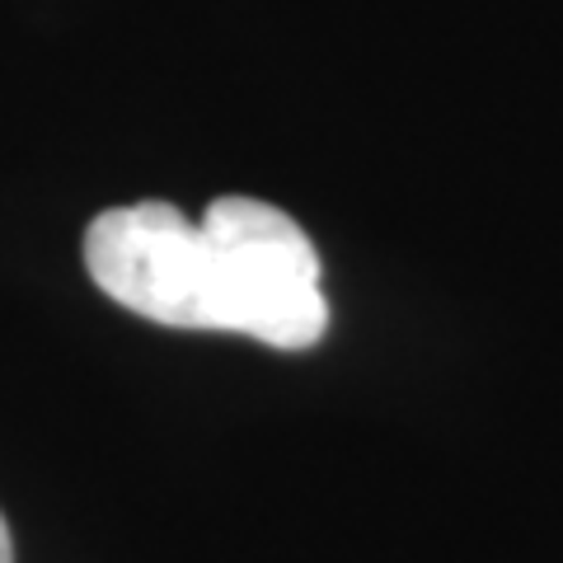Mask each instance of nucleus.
<instances>
[{
	"label": "nucleus",
	"mask_w": 563,
	"mask_h": 563,
	"mask_svg": "<svg viewBox=\"0 0 563 563\" xmlns=\"http://www.w3.org/2000/svg\"><path fill=\"white\" fill-rule=\"evenodd\" d=\"M85 268L109 301L141 320L231 333L217 240L174 202L99 211L85 231Z\"/></svg>",
	"instance_id": "nucleus-1"
},
{
	"label": "nucleus",
	"mask_w": 563,
	"mask_h": 563,
	"mask_svg": "<svg viewBox=\"0 0 563 563\" xmlns=\"http://www.w3.org/2000/svg\"><path fill=\"white\" fill-rule=\"evenodd\" d=\"M0 563H14V544H10V526L0 517Z\"/></svg>",
	"instance_id": "nucleus-3"
},
{
	"label": "nucleus",
	"mask_w": 563,
	"mask_h": 563,
	"mask_svg": "<svg viewBox=\"0 0 563 563\" xmlns=\"http://www.w3.org/2000/svg\"><path fill=\"white\" fill-rule=\"evenodd\" d=\"M202 225L221 254L231 333H250L277 352H301L324 339L320 254L287 211L231 192L207 207Z\"/></svg>",
	"instance_id": "nucleus-2"
}]
</instances>
